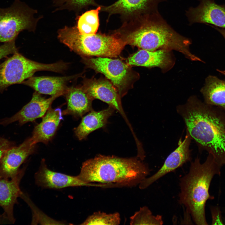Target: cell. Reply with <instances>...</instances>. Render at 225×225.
<instances>
[{
  "label": "cell",
  "mask_w": 225,
  "mask_h": 225,
  "mask_svg": "<svg viewBox=\"0 0 225 225\" xmlns=\"http://www.w3.org/2000/svg\"><path fill=\"white\" fill-rule=\"evenodd\" d=\"M82 61L87 67L103 74L116 88L121 97L139 78L130 66L119 59L82 57Z\"/></svg>",
  "instance_id": "obj_7"
},
{
  "label": "cell",
  "mask_w": 225,
  "mask_h": 225,
  "mask_svg": "<svg viewBox=\"0 0 225 225\" xmlns=\"http://www.w3.org/2000/svg\"><path fill=\"white\" fill-rule=\"evenodd\" d=\"M198 0V6L190 7L186 11L189 25L208 23L225 29V5L217 4L215 0Z\"/></svg>",
  "instance_id": "obj_13"
},
{
  "label": "cell",
  "mask_w": 225,
  "mask_h": 225,
  "mask_svg": "<svg viewBox=\"0 0 225 225\" xmlns=\"http://www.w3.org/2000/svg\"><path fill=\"white\" fill-rule=\"evenodd\" d=\"M217 71L225 76V71H221L218 69Z\"/></svg>",
  "instance_id": "obj_32"
},
{
  "label": "cell",
  "mask_w": 225,
  "mask_h": 225,
  "mask_svg": "<svg viewBox=\"0 0 225 225\" xmlns=\"http://www.w3.org/2000/svg\"><path fill=\"white\" fill-rule=\"evenodd\" d=\"M205 82L200 90L204 102L225 110V80L209 75L205 79Z\"/></svg>",
  "instance_id": "obj_22"
},
{
  "label": "cell",
  "mask_w": 225,
  "mask_h": 225,
  "mask_svg": "<svg viewBox=\"0 0 225 225\" xmlns=\"http://www.w3.org/2000/svg\"><path fill=\"white\" fill-rule=\"evenodd\" d=\"M215 28L222 34L225 39V29L223 28L220 29L217 27Z\"/></svg>",
  "instance_id": "obj_31"
},
{
  "label": "cell",
  "mask_w": 225,
  "mask_h": 225,
  "mask_svg": "<svg viewBox=\"0 0 225 225\" xmlns=\"http://www.w3.org/2000/svg\"><path fill=\"white\" fill-rule=\"evenodd\" d=\"M115 109L109 106L104 110L96 111L92 110L82 118L74 132L80 140L85 139L92 132L105 127L108 119L113 113Z\"/></svg>",
  "instance_id": "obj_21"
},
{
  "label": "cell",
  "mask_w": 225,
  "mask_h": 225,
  "mask_svg": "<svg viewBox=\"0 0 225 225\" xmlns=\"http://www.w3.org/2000/svg\"><path fill=\"white\" fill-rule=\"evenodd\" d=\"M61 68L58 62L51 64L39 63L26 58L18 52L16 53L0 64V92L2 93L11 85L21 84L36 72H58Z\"/></svg>",
  "instance_id": "obj_6"
},
{
  "label": "cell",
  "mask_w": 225,
  "mask_h": 225,
  "mask_svg": "<svg viewBox=\"0 0 225 225\" xmlns=\"http://www.w3.org/2000/svg\"><path fill=\"white\" fill-rule=\"evenodd\" d=\"M212 225H223L221 212L218 206H212L210 208Z\"/></svg>",
  "instance_id": "obj_28"
},
{
  "label": "cell",
  "mask_w": 225,
  "mask_h": 225,
  "mask_svg": "<svg viewBox=\"0 0 225 225\" xmlns=\"http://www.w3.org/2000/svg\"><path fill=\"white\" fill-rule=\"evenodd\" d=\"M8 222V221L3 214L0 215V224L3 222Z\"/></svg>",
  "instance_id": "obj_30"
},
{
  "label": "cell",
  "mask_w": 225,
  "mask_h": 225,
  "mask_svg": "<svg viewBox=\"0 0 225 225\" xmlns=\"http://www.w3.org/2000/svg\"><path fill=\"white\" fill-rule=\"evenodd\" d=\"M32 13L18 0L8 8H0V42L15 40L24 30H32L34 24Z\"/></svg>",
  "instance_id": "obj_8"
},
{
  "label": "cell",
  "mask_w": 225,
  "mask_h": 225,
  "mask_svg": "<svg viewBox=\"0 0 225 225\" xmlns=\"http://www.w3.org/2000/svg\"><path fill=\"white\" fill-rule=\"evenodd\" d=\"M112 32L126 45L150 51L175 50L190 60L203 62L190 51L191 40L174 30L158 11L124 21Z\"/></svg>",
  "instance_id": "obj_1"
},
{
  "label": "cell",
  "mask_w": 225,
  "mask_h": 225,
  "mask_svg": "<svg viewBox=\"0 0 225 225\" xmlns=\"http://www.w3.org/2000/svg\"><path fill=\"white\" fill-rule=\"evenodd\" d=\"M66 4L73 8L80 9L89 6L98 7L95 0H63Z\"/></svg>",
  "instance_id": "obj_27"
},
{
  "label": "cell",
  "mask_w": 225,
  "mask_h": 225,
  "mask_svg": "<svg viewBox=\"0 0 225 225\" xmlns=\"http://www.w3.org/2000/svg\"><path fill=\"white\" fill-rule=\"evenodd\" d=\"M176 108L192 139L220 166L225 165V110L202 102L194 95Z\"/></svg>",
  "instance_id": "obj_2"
},
{
  "label": "cell",
  "mask_w": 225,
  "mask_h": 225,
  "mask_svg": "<svg viewBox=\"0 0 225 225\" xmlns=\"http://www.w3.org/2000/svg\"><path fill=\"white\" fill-rule=\"evenodd\" d=\"M14 146L12 142L0 137V162L5 152Z\"/></svg>",
  "instance_id": "obj_29"
},
{
  "label": "cell",
  "mask_w": 225,
  "mask_h": 225,
  "mask_svg": "<svg viewBox=\"0 0 225 225\" xmlns=\"http://www.w3.org/2000/svg\"><path fill=\"white\" fill-rule=\"evenodd\" d=\"M81 87L92 100H101L117 110L131 127L122 106L121 97L111 82L104 79H85Z\"/></svg>",
  "instance_id": "obj_10"
},
{
  "label": "cell",
  "mask_w": 225,
  "mask_h": 225,
  "mask_svg": "<svg viewBox=\"0 0 225 225\" xmlns=\"http://www.w3.org/2000/svg\"><path fill=\"white\" fill-rule=\"evenodd\" d=\"M130 225H162L163 222L162 216L153 215L146 206L141 207L139 211L130 218Z\"/></svg>",
  "instance_id": "obj_24"
},
{
  "label": "cell",
  "mask_w": 225,
  "mask_h": 225,
  "mask_svg": "<svg viewBox=\"0 0 225 225\" xmlns=\"http://www.w3.org/2000/svg\"><path fill=\"white\" fill-rule=\"evenodd\" d=\"M120 215L118 212L111 214L98 211L89 216L82 225H119Z\"/></svg>",
  "instance_id": "obj_25"
},
{
  "label": "cell",
  "mask_w": 225,
  "mask_h": 225,
  "mask_svg": "<svg viewBox=\"0 0 225 225\" xmlns=\"http://www.w3.org/2000/svg\"><path fill=\"white\" fill-rule=\"evenodd\" d=\"M80 75L64 77H32L21 84L28 86L41 94L52 96L63 95L70 81Z\"/></svg>",
  "instance_id": "obj_18"
},
{
  "label": "cell",
  "mask_w": 225,
  "mask_h": 225,
  "mask_svg": "<svg viewBox=\"0 0 225 225\" xmlns=\"http://www.w3.org/2000/svg\"><path fill=\"white\" fill-rule=\"evenodd\" d=\"M171 51L163 50L150 51L140 49L128 57L126 63L130 66L158 67L163 72H166L171 69L175 63V58Z\"/></svg>",
  "instance_id": "obj_16"
},
{
  "label": "cell",
  "mask_w": 225,
  "mask_h": 225,
  "mask_svg": "<svg viewBox=\"0 0 225 225\" xmlns=\"http://www.w3.org/2000/svg\"><path fill=\"white\" fill-rule=\"evenodd\" d=\"M36 148V144L30 138L19 146L8 149L0 162V178L9 179L16 177L21 170V165L35 152Z\"/></svg>",
  "instance_id": "obj_12"
},
{
  "label": "cell",
  "mask_w": 225,
  "mask_h": 225,
  "mask_svg": "<svg viewBox=\"0 0 225 225\" xmlns=\"http://www.w3.org/2000/svg\"><path fill=\"white\" fill-rule=\"evenodd\" d=\"M101 6L87 11L78 18L77 28L78 31L84 34H93L97 33L99 26V13Z\"/></svg>",
  "instance_id": "obj_23"
},
{
  "label": "cell",
  "mask_w": 225,
  "mask_h": 225,
  "mask_svg": "<svg viewBox=\"0 0 225 225\" xmlns=\"http://www.w3.org/2000/svg\"><path fill=\"white\" fill-rule=\"evenodd\" d=\"M18 52L15 44V40L4 42L0 46V60L11 54Z\"/></svg>",
  "instance_id": "obj_26"
},
{
  "label": "cell",
  "mask_w": 225,
  "mask_h": 225,
  "mask_svg": "<svg viewBox=\"0 0 225 225\" xmlns=\"http://www.w3.org/2000/svg\"><path fill=\"white\" fill-rule=\"evenodd\" d=\"M62 114L59 108L51 107L42 117L41 122L36 126L31 138L33 144L38 142L47 144L51 140L62 119Z\"/></svg>",
  "instance_id": "obj_19"
},
{
  "label": "cell",
  "mask_w": 225,
  "mask_h": 225,
  "mask_svg": "<svg viewBox=\"0 0 225 225\" xmlns=\"http://www.w3.org/2000/svg\"><path fill=\"white\" fill-rule=\"evenodd\" d=\"M35 183L44 188L60 189L68 187L89 186L77 176L69 175L50 169L42 159L38 171L35 174Z\"/></svg>",
  "instance_id": "obj_15"
},
{
  "label": "cell",
  "mask_w": 225,
  "mask_h": 225,
  "mask_svg": "<svg viewBox=\"0 0 225 225\" xmlns=\"http://www.w3.org/2000/svg\"><path fill=\"white\" fill-rule=\"evenodd\" d=\"M59 96H52L46 98L41 94L35 91L30 101L18 112L12 116L3 119L0 124L6 126L18 121L20 125L32 122L43 117L46 114L54 100Z\"/></svg>",
  "instance_id": "obj_14"
},
{
  "label": "cell",
  "mask_w": 225,
  "mask_h": 225,
  "mask_svg": "<svg viewBox=\"0 0 225 225\" xmlns=\"http://www.w3.org/2000/svg\"><path fill=\"white\" fill-rule=\"evenodd\" d=\"M166 0H118L108 6L100 5V12L107 13L109 17L120 15L123 22L158 10L159 4Z\"/></svg>",
  "instance_id": "obj_11"
},
{
  "label": "cell",
  "mask_w": 225,
  "mask_h": 225,
  "mask_svg": "<svg viewBox=\"0 0 225 225\" xmlns=\"http://www.w3.org/2000/svg\"><path fill=\"white\" fill-rule=\"evenodd\" d=\"M63 95L67 106L62 112L63 115H71L79 118L92 110L93 100L81 87H68Z\"/></svg>",
  "instance_id": "obj_20"
},
{
  "label": "cell",
  "mask_w": 225,
  "mask_h": 225,
  "mask_svg": "<svg viewBox=\"0 0 225 225\" xmlns=\"http://www.w3.org/2000/svg\"><path fill=\"white\" fill-rule=\"evenodd\" d=\"M221 168L211 154L203 163L198 156L191 162L188 173L180 179L178 202L185 207L196 225L208 224L206 203L214 198L209 194V188L213 177L220 175Z\"/></svg>",
  "instance_id": "obj_4"
},
{
  "label": "cell",
  "mask_w": 225,
  "mask_h": 225,
  "mask_svg": "<svg viewBox=\"0 0 225 225\" xmlns=\"http://www.w3.org/2000/svg\"><path fill=\"white\" fill-rule=\"evenodd\" d=\"M192 138L188 132L184 140L180 138L177 148L167 157L158 170L149 178L144 179L139 184L140 189L148 187L155 182L166 174L174 171L185 163L191 161V157L189 146Z\"/></svg>",
  "instance_id": "obj_9"
},
{
  "label": "cell",
  "mask_w": 225,
  "mask_h": 225,
  "mask_svg": "<svg viewBox=\"0 0 225 225\" xmlns=\"http://www.w3.org/2000/svg\"><path fill=\"white\" fill-rule=\"evenodd\" d=\"M58 38L70 50L82 57H116L126 45L112 32L108 34L101 32L84 34L78 31L76 26H65L60 29L58 31Z\"/></svg>",
  "instance_id": "obj_5"
},
{
  "label": "cell",
  "mask_w": 225,
  "mask_h": 225,
  "mask_svg": "<svg viewBox=\"0 0 225 225\" xmlns=\"http://www.w3.org/2000/svg\"><path fill=\"white\" fill-rule=\"evenodd\" d=\"M150 172L148 165L137 157L99 154L84 162L77 176L87 183L130 187L139 184Z\"/></svg>",
  "instance_id": "obj_3"
},
{
  "label": "cell",
  "mask_w": 225,
  "mask_h": 225,
  "mask_svg": "<svg viewBox=\"0 0 225 225\" xmlns=\"http://www.w3.org/2000/svg\"><path fill=\"white\" fill-rule=\"evenodd\" d=\"M26 168L24 167L21 168L18 174L10 180L0 178V206L4 211V215L10 223L15 222L14 206L18 203V198L22 192L20 189V184Z\"/></svg>",
  "instance_id": "obj_17"
}]
</instances>
